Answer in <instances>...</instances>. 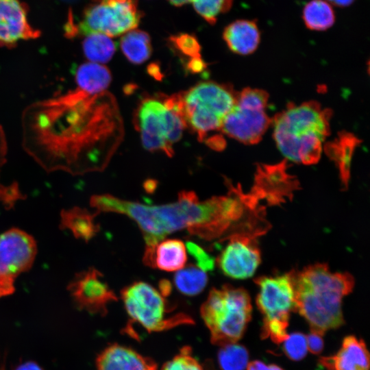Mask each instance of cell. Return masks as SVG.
<instances>
[{
  "mask_svg": "<svg viewBox=\"0 0 370 370\" xmlns=\"http://www.w3.org/2000/svg\"><path fill=\"white\" fill-rule=\"evenodd\" d=\"M331 117V110L317 101L289 104L272 119L277 147L290 161L315 164L330 134Z\"/></svg>",
  "mask_w": 370,
  "mask_h": 370,
  "instance_id": "277c9868",
  "label": "cell"
},
{
  "mask_svg": "<svg viewBox=\"0 0 370 370\" xmlns=\"http://www.w3.org/2000/svg\"><path fill=\"white\" fill-rule=\"evenodd\" d=\"M25 196L16 182L9 185L0 184V201L6 209L12 208L19 199Z\"/></svg>",
  "mask_w": 370,
  "mask_h": 370,
  "instance_id": "d6a6232c",
  "label": "cell"
},
{
  "mask_svg": "<svg viewBox=\"0 0 370 370\" xmlns=\"http://www.w3.org/2000/svg\"><path fill=\"white\" fill-rule=\"evenodd\" d=\"M302 18L311 30L323 31L332 26L335 21L334 12L323 0H311L304 7Z\"/></svg>",
  "mask_w": 370,
  "mask_h": 370,
  "instance_id": "cb8c5ba5",
  "label": "cell"
},
{
  "mask_svg": "<svg viewBox=\"0 0 370 370\" xmlns=\"http://www.w3.org/2000/svg\"><path fill=\"white\" fill-rule=\"evenodd\" d=\"M169 42L178 52L190 59L201 57V47L195 36L180 34L171 36Z\"/></svg>",
  "mask_w": 370,
  "mask_h": 370,
  "instance_id": "4dcf8cb0",
  "label": "cell"
},
{
  "mask_svg": "<svg viewBox=\"0 0 370 370\" xmlns=\"http://www.w3.org/2000/svg\"><path fill=\"white\" fill-rule=\"evenodd\" d=\"M27 11L20 0H0V47L12 48L21 40L40 36V31L29 23Z\"/></svg>",
  "mask_w": 370,
  "mask_h": 370,
  "instance_id": "9a60e30c",
  "label": "cell"
},
{
  "mask_svg": "<svg viewBox=\"0 0 370 370\" xmlns=\"http://www.w3.org/2000/svg\"><path fill=\"white\" fill-rule=\"evenodd\" d=\"M173 5L176 6H180L182 5L189 1L190 0H169Z\"/></svg>",
  "mask_w": 370,
  "mask_h": 370,
  "instance_id": "60d3db41",
  "label": "cell"
},
{
  "mask_svg": "<svg viewBox=\"0 0 370 370\" xmlns=\"http://www.w3.org/2000/svg\"><path fill=\"white\" fill-rule=\"evenodd\" d=\"M24 151L46 172L103 171L121 139L112 95L77 87L27 106L21 118Z\"/></svg>",
  "mask_w": 370,
  "mask_h": 370,
  "instance_id": "6da1fadb",
  "label": "cell"
},
{
  "mask_svg": "<svg viewBox=\"0 0 370 370\" xmlns=\"http://www.w3.org/2000/svg\"><path fill=\"white\" fill-rule=\"evenodd\" d=\"M282 349L286 356L293 360H300L307 354L306 336L301 332L292 333L282 342Z\"/></svg>",
  "mask_w": 370,
  "mask_h": 370,
  "instance_id": "f546056e",
  "label": "cell"
},
{
  "mask_svg": "<svg viewBox=\"0 0 370 370\" xmlns=\"http://www.w3.org/2000/svg\"><path fill=\"white\" fill-rule=\"evenodd\" d=\"M295 310L308 321L311 330L321 334L344 323L342 299L352 291L354 280L348 273H333L318 263L293 271Z\"/></svg>",
  "mask_w": 370,
  "mask_h": 370,
  "instance_id": "3957f363",
  "label": "cell"
},
{
  "mask_svg": "<svg viewBox=\"0 0 370 370\" xmlns=\"http://www.w3.org/2000/svg\"><path fill=\"white\" fill-rule=\"evenodd\" d=\"M90 204L98 214L114 212L134 221L147 247H154L168 234L184 229L208 241L225 233L228 236L244 215L240 194L232 186H228L225 195L205 201H200L194 191L182 190L176 201L166 204L146 205L109 194L92 195Z\"/></svg>",
  "mask_w": 370,
  "mask_h": 370,
  "instance_id": "7a4b0ae2",
  "label": "cell"
},
{
  "mask_svg": "<svg viewBox=\"0 0 370 370\" xmlns=\"http://www.w3.org/2000/svg\"><path fill=\"white\" fill-rule=\"evenodd\" d=\"M111 81V73L106 66L91 62L80 64L75 74L76 87L90 94L106 91Z\"/></svg>",
  "mask_w": 370,
  "mask_h": 370,
  "instance_id": "44dd1931",
  "label": "cell"
},
{
  "mask_svg": "<svg viewBox=\"0 0 370 370\" xmlns=\"http://www.w3.org/2000/svg\"><path fill=\"white\" fill-rule=\"evenodd\" d=\"M67 289L76 307L92 314L106 315L108 304L117 300L102 273L92 267L76 273Z\"/></svg>",
  "mask_w": 370,
  "mask_h": 370,
  "instance_id": "4fadbf2b",
  "label": "cell"
},
{
  "mask_svg": "<svg viewBox=\"0 0 370 370\" xmlns=\"http://www.w3.org/2000/svg\"><path fill=\"white\" fill-rule=\"evenodd\" d=\"M319 362L328 370H369V355L362 339L348 336L335 355L321 357Z\"/></svg>",
  "mask_w": 370,
  "mask_h": 370,
  "instance_id": "e0dca14e",
  "label": "cell"
},
{
  "mask_svg": "<svg viewBox=\"0 0 370 370\" xmlns=\"http://www.w3.org/2000/svg\"><path fill=\"white\" fill-rule=\"evenodd\" d=\"M208 277L204 271L194 264L181 269L174 275V284L178 291L188 296L200 293L206 287Z\"/></svg>",
  "mask_w": 370,
  "mask_h": 370,
  "instance_id": "484cf974",
  "label": "cell"
},
{
  "mask_svg": "<svg viewBox=\"0 0 370 370\" xmlns=\"http://www.w3.org/2000/svg\"><path fill=\"white\" fill-rule=\"evenodd\" d=\"M207 145L214 149H222L225 146V141L222 136L214 135L205 140Z\"/></svg>",
  "mask_w": 370,
  "mask_h": 370,
  "instance_id": "74e56055",
  "label": "cell"
},
{
  "mask_svg": "<svg viewBox=\"0 0 370 370\" xmlns=\"http://www.w3.org/2000/svg\"><path fill=\"white\" fill-rule=\"evenodd\" d=\"M332 4L338 7H347L351 5L354 0H328Z\"/></svg>",
  "mask_w": 370,
  "mask_h": 370,
  "instance_id": "ab89813d",
  "label": "cell"
},
{
  "mask_svg": "<svg viewBox=\"0 0 370 370\" xmlns=\"http://www.w3.org/2000/svg\"><path fill=\"white\" fill-rule=\"evenodd\" d=\"M358 140L349 134H342L330 145H327L329 156L333 159L339 170L341 179L345 186L349 179V169L352 156Z\"/></svg>",
  "mask_w": 370,
  "mask_h": 370,
  "instance_id": "603a6c76",
  "label": "cell"
},
{
  "mask_svg": "<svg viewBox=\"0 0 370 370\" xmlns=\"http://www.w3.org/2000/svg\"><path fill=\"white\" fill-rule=\"evenodd\" d=\"M186 248L190 254L195 258L197 267L204 272L212 271L215 265L214 258L196 243L188 241Z\"/></svg>",
  "mask_w": 370,
  "mask_h": 370,
  "instance_id": "1f68e13d",
  "label": "cell"
},
{
  "mask_svg": "<svg viewBox=\"0 0 370 370\" xmlns=\"http://www.w3.org/2000/svg\"><path fill=\"white\" fill-rule=\"evenodd\" d=\"M8 142L5 132L0 123V173L7 161Z\"/></svg>",
  "mask_w": 370,
  "mask_h": 370,
  "instance_id": "e575fe53",
  "label": "cell"
},
{
  "mask_svg": "<svg viewBox=\"0 0 370 370\" xmlns=\"http://www.w3.org/2000/svg\"><path fill=\"white\" fill-rule=\"evenodd\" d=\"M187 260L185 245L178 239L162 240L156 245L145 247L144 263L164 271H175L184 268Z\"/></svg>",
  "mask_w": 370,
  "mask_h": 370,
  "instance_id": "ac0fdd59",
  "label": "cell"
},
{
  "mask_svg": "<svg viewBox=\"0 0 370 370\" xmlns=\"http://www.w3.org/2000/svg\"><path fill=\"white\" fill-rule=\"evenodd\" d=\"M247 370H283L276 365H267L260 360H254L248 363Z\"/></svg>",
  "mask_w": 370,
  "mask_h": 370,
  "instance_id": "8d00e7d4",
  "label": "cell"
},
{
  "mask_svg": "<svg viewBox=\"0 0 370 370\" xmlns=\"http://www.w3.org/2000/svg\"><path fill=\"white\" fill-rule=\"evenodd\" d=\"M196 12L208 23L213 25L219 14L227 12L233 0H190Z\"/></svg>",
  "mask_w": 370,
  "mask_h": 370,
  "instance_id": "83f0119b",
  "label": "cell"
},
{
  "mask_svg": "<svg viewBox=\"0 0 370 370\" xmlns=\"http://www.w3.org/2000/svg\"><path fill=\"white\" fill-rule=\"evenodd\" d=\"M82 49L88 62L101 64L111 60L116 51V45L109 36L95 33L85 36Z\"/></svg>",
  "mask_w": 370,
  "mask_h": 370,
  "instance_id": "d4e9b609",
  "label": "cell"
},
{
  "mask_svg": "<svg viewBox=\"0 0 370 370\" xmlns=\"http://www.w3.org/2000/svg\"><path fill=\"white\" fill-rule=\"evenodd\" d=\"M223 38L232 52L248 55L258 47L260 33L256 21L240 19L225 27Z\"/></svg>",
  "mask_w": 370,
  "mask_h": 370,
  "instance_id": "d6986e66",
  "label": "cell"
},
{
  "mask_svg": "<svg viewBox=\"0 0 370 370\" xmlns=\"http://www.w3.org/2000/svg\"><path fill=\"white\" fill-rule=\"evenodd\" d=\"M121 295L132 323L139 324L148 332L194 323L186 314H169L171 310L168 309L164 296L147 282H134L123 288Z\"/></svg>",
  "mask_w": 370,
  "mask_h": 370,
  "instance_id": "30bf717a",
  "label": "cell"
},
{
  "mask_svg": "<svg viewBox=\"0 0 370 370\" xmlns=\"http://www.w3.org/2000/svg\"><path fill=\"white\" fill-rule=\"evenodd\" d=\"M217 358L221 370H244L248 365L249 353L244 346L232 343L221 346Z\"/></svg>",
  "mask_w": 370,
  "mask_h": 370,
  "instance_id": "4316f807",
  "label": "cell"
},
{
  "mask_svg": "<svg viewBox=\"0 0 370 370\" xmlns=\"http://www.w3.org/2000/svg\"><path fill=\"white\" fill-rule=\"evenodd\" d=\"M251 299L243 288L225 285L212 288L202 304L201 316L212 343H236L243 336L251 316Z\"/></svg>",
  "mask_w": 370,
  "mask_h": 370,
  "instance_id": "5b68a950",
  "label": "cell"
},
{
  "mask_svg": "<svg viewBox=\"0 0 370 370\" xmlns=\"http://www.w3.org/2000/svg\"><path fill=\"white\" fill-rule=\"evenodd\" d=\"M97 370H158L156 363L131 348L113 344L97 357Z\"/></svg>",
  "mask_w": 370,
  "mask_h": 370,
  "instance_id": "2e32d148",
  "label": "cell"
},
{
  "mask_svg": "<svg viewBox=\"0 0 370 370\" xmlns=\"http://www.w3.org/2000/svg\"><path fill=\"white\" fill-rule=\"evenodd\" d=\"M134 125L147 150L161 151L169 157L173 155V145L186 127L181 111L153 97L140 101L134 114Z\"/></svg>",
  "mask_w": 370,
  "mask_h": 370,
  "instance_id": "52a82bcc",
  "label": "cell"
},
{
  "mask_svg": "<svg viewBox=\"0 0 370 370\" xmlns=\"http://www.w3.org/2000/svg\"><path fill=\"white\" fill-rule=\"evenodd\" d=\"M141 17L136 0H101L84 10L79 23L69 19L65 35L69 38L95 33L118 36L134 29Z\"/></svg>",
  "mask_w": 370,
  "mask_h": 370,
  "instance_id": "9c48e42d",
  "label": "cell"
},
{
  "mask_svg": "<svg viewBox=\"0 0 370 370\" xmlns=\"http://www.w3.org/2000/svg\"><path fill=\"white\" fill-rule=\"evenodd\" d=\"M255 282L259 287L257 306L264 316L261 336L280 344L288 336L290 313L295 310L293 271L260 277Z\"/></svg>",
  "mask_w": 370,
  "mask_h": 370,
  "instance_id": "ba28073f",
  "label": "cell"
},
{
  "mask_svg": "<svg viewBox=\"0 0 370 370\" xmlns=\"http://www.w3.org/2000/svg\"><path fill=\"white\" fill-rule=\"evenodd\" d=\"M95 1H101V0H95Z\"/></svg>",
  "mask_w": 370,
  "mask_h": 370,
  "instance_id": "b9f144b4",
  "label": "cell"
},
{
  "mask_svg": "<svg viewBox=\"0 0 370 370\" xmlns=\"http://www.w3.org/2000/svg\"><path fill=\"white\" fill-rule=\"evenodd\" d=\"M97 212L91 213L85 208L77 206L63 209L60 212V227L69 230L78 239L86 242L91 240L100 230L95 220Z\"/></svg>",
  "mask_w": 370,
  "mask_h": 370,
  "instance_id": "ffe728a7",
  "label": "cell"
},
{
  "mask_svg": "<svg viewBox=\"0 0 370 370\" xmlns=\"http://www.w3.org/2000/svg\"><path fill=\"white\" fill-rule=\"evenodd\" d=\"M217 258V264L223 273L234 279L252 276L260 263V252L256 238L234 234Z\"/></svg>",
  "mask_w": 370,
  "mask_h": 370,
  "instance_id": "5bb4252c",
  "label": "cell"
},
{
  "mask_svg": "<svg viewBox=\"0 0 370 370\" xmlns=\"http://www.w3.org/2000/svg\"><path fill=\"white\" fill-rule=\"evenodd\" d=\"M37 254L34 238L18 228L0 235V298L15 291L16 278L32 267Z\"/></svg>",
  "mask_w": 370,
  "mask_h": 370,
  "instance_id": "7c38bea8",
  "label": "cell"
},
{
  "mask_svg": "<svg viewBox=\"0 0 370 370\" xmlns=\"http://www.w3.org/2000/svg\"><path fill=\"white\" fill-rule=\"evenodd\" d=\"M308 349L313 354H320L323 349V334L311 330L306 336Z\"/></svg>",
  "mask_w": 370,
  "mask_h": 370,
  "instance_id": "836d02e7",
  "label": "cell"
},
{
  "mask_svg": "<svg viewBox=\"0 0 370 370\" xmlns=\"http://www.w3.org/2000/svg\"><path fill=\"white\" fill-rule=\"evenodd\" d=\"M14 370H44L37 362L29 360L17 365Z\"/></svg>",
  "mask_w": 370,
  "mask_h": 370,
  "instance_id": "f35d334b",
  "label": "cell"
},
{
  "mask_svg": "<svg viewBox=\"0 0 370 370\" xmlns=\"http://www.w3.org/2000/svg\"><path fill=\"white\" fill-rule=\"evenodd\" d=\"M181 95L186 127L193 130L198 139L204 141L208 133L221 130L237 93L228 85L203 82Z\"/></svg>",
  "mask_w": 370,
  "mask_h": 370,
  "instance_id": "8992f818",
  "label": "cell"
},
{
  "mask_svg": "<svg viewBox=\"0 0 370 370\" xmlns=\"http://www.w3.org/2000/svg\"><path fill=\"white\" fill-rule=\"evenodd\" d=\"M206 68V62L201 57L191 58L187 64V69L193 73H199Z\"/></svg>",
  "mask_w": 370,
  "mask_h": 370,
  "instance_id": "d590c367",
  "label": "cell"
},
{
  "mask_svg": "<svg viewBox=\"0 0 370 370\" xmlns=\"http://www.w3.org/2000/svg\"><path fill=\"white\" fill-rule=\"evenodd\" d=\"M120 47L126 58L133 64H142L152 52L149 35L142 30L133 29L122 36Z\"/></svg>",
  "mask_w": 370,
  "mask_h": 370,
  "instance_id": "7402d4cb",
  "label": "cell"
},
{
  "mask_svg": "<svg viewBox=\"0 0 370 370\" xmlns=\"http://www.w3.org/2000/svg\"><path fill=\"white\" fill-rule=\"evenodd\" d=\"M268 100L267 92L258 88H246L237 93L221 132L246 145L258 143L272 121L267 110Z\"/></svg>",
  "mask_w": 370,
  "mask_h": 370,
  "instance_id": "8fae6325",
  "label": "cell"
},
{
  "mask_svg": "<svg viewBox=\"0 0 370 370\" xmlns=\"http://www.w3.org/2000/svg\"><path fill=\"white\" fill-rule=\"evenodd\" d=\"M161 370H214L210 365H202L193 355L189 347H184L180 353L167 361Z\"/></svg>",
  "mask_w": 370,
  "mask_h": 370,
  "instance_id": "f1b7e54d",
  "label": "cell"
}]
</instances>
